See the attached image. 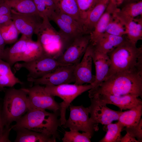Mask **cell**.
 Returning <instances> with one entry per match:
<instances>
[{
	"instance_id": "obj_39",
	"label": "cell",
	"mask_w": 142,
	"mask_h": 142,
	"mask_svg": "<svg viewBox=\"0 0 142 142\" xmlns=\"http://www.w3.org/2000/svg\"><path fill=\"white\" fill-rule=\"evenodd\" d=\"M120 142H140L135 138L132 137L126 133L121 139Z\"/></svg>"
},
{
	"instance_id": "obj_4",
	"label": "cell",
	"mask_w": 142,
	"mask_h": 142,
	"mask_svg": "<svg viewBox=\"0 0 142 142\" xmlns=\"http://www.w3.org/2000/svg\"><path fill=\"white\" fill-rule=\"evenodd\" d=\"M47 17L43 18L34 34L45 54L57 59L72 42L59 31H57Z\"/></svg>"
},
{
	"instance_id": "obj_1",
	"label": "cell",
	"mask_w": 142,
	"mask_h": 142,
	"mask_svg": "<svg viewBox=\"0 0 142 142\" xmlns=\"http://www.w3.org/2000/svg\"><path fill=\"white\" fill-rule=\"evenodd\" d=\"M88 92L90 98L95 94L117 96L130 95L142 97V73L114 74L97 87L89 90Z\"/></svg>"
},
{
	"instance_id": "obj_29",
	"label": "cell",
	"mask_w": 142,
	"mask_h": 142,
	"mask_svg": "<svg viewBox=\"0 0 142 142\" xmlns=\"http://www.w3.org/2000/svg\"><path fill=\"white\" fill-rule=\"evenodd\" d=\"M0 32L6 44L16 42L20 33L12 20L0 25Z\"/></svg>"
},
{
	"instance_id": "obj_6",
	"label": "cell",
	"mask_w": 142,
	"mask_h": 142,
	"mask_svg": "<svg viewBox=\"0 0 142 142\" xmlns=\"http://www.w3.org/2000/svg\"><path fill=\"white\" fill-rule=\"evenodd\" d=\"M46 91L52 96H57L63 100L59 103V118L61 125L64 124L67 109L72 102L84 92L93 87L92 84L78 85L75 84H65L58 85H47L45 87Z\"/></svg>"
},
{
	"instance_id": "obj_31",
	"label": "cell",
	"mask_w": 142,
	"mask_h": 142,
	"mask_svg": "<svg viewBox=\"0 0 142 142\" xmlns=\"http://www.w3.org/2000/svg\"><path fill=\"white\" fill-rule=\"evenodd\" d=\"M37 13L42 18H49L57 8L54 0H33Z\"/></svg>"
},
{
	"instance_id": "obj_42",
	"label": "cell",
	"mask_w": 142,
	"mask_h": 142,
	"mask_svg": "<svg viewBox=\"0 0 142 142\" xmlns=\"http://www.w3.org/2000/svg\"><path fill=\"white\" fill-rule=\"evenodd\" d=\"M6 44L0 32V59H2Z\"/></svg>"
},
{
	"instance_id": "obj_15",
	"label": "cell",
	"mask_w": 142,
	"mask_h": 142,
	"mask_svg": "<svg viewBox=\"0 0 142 142\" xmlns=\"http://www.w3.org/2000/svg\"><path fill=\"white\" fill-rule=\"evenodd\" d=\"M92 57L95 69V80L92 84L93 88L98 86L105 80L109 71L111 61L108 54L97 51L93 45Z\"/></svg>"
},
{
	"instance_id": "obj_24",
	"label": "cell",
	"mask_w": 142,
	"mask_h": 142,
	"mask_svg": "<svg viewBox=\"0 0 142 142\" xmlns=\"http://www.w3.org/2000/svg\"><path fill=\"white\" fill-rule=\"evenodd\" d=\"M142 105H138L129 110L122 112L118 121L124 127L136 125L141 119Z\"/></svg>"
},
{
	"instance_id": "obj_11",
	"label": "cell",
	"mask_w": 142,
	"mask_h": 142,
	"mask_svg": "<svg viewBox=\"0 0 142 142\" xmlns=\"http://www.w3.org/2000/svg\"><path fill=\"white\" fill-rule=\"evenodd\" d=\"M91 104L88 107L90 118L94 124L106 125L114 121L118 120L122 111L113 110L107 107L96 95L90 98Z\"/></svg>"
},
{
	"instance_id": "obj_20",
	"label": "cell",
	"mask_w": 142,
	"mask_h": 142,
	"mask_svg": "<svg viewBox=\"0 0 142 142\" xmlns=\"http://www.w3.org/2000/svg\"><path fill=\"white\" fill-rule=\"evenodd\" d=\"M114 14L125 26L135 18L142 16V0L126 3L121 9L118 8Z\"/></svg>"
},
{
	"instance_id": "obj_19",
	"label": "cell",
	"mask_w": 142,
	"mask_h": 142,
	"mask_svg": "<svg viewBox=\"0 0 142 142\" xmlns=\"http://www.w3.org/2000/svg\"><path fill=\"white\" fill-rule=\"evenodd\" d=\"M110 0H99L83 22V27L85 34H89L105 12Z\"/></svg>"
},
{
	"instance_id": "obj_10",
	"label": "cell",
	"mask_w": 142,
	"mask_h": 142,
	"mask_svg": "<svg viewBox=\"0 0 142 142\" xmlns=\"http://www.w3.org/2000/svg\"><path fill=\"white\" fill-rule=\"evenodd\" d=\"M75 65H64L41 78H27V79L35 84L45 85H58L75 82L74 70Z\"/></svg>"
},
{
	"instance_id": "obj_41",
	"label": "cell",
	"mask_w": 142,
	"mask_h": 142,
	"mask_svg": "<svg viewBox=\"0 0 142 142\" xmlns=\"http://www.w3.org/2000/svg\"><path fill=\"white\" fill-rule=\"evenodd\" d=\"M11 20V14L0 15V25L7 23Z\"/></svg>"
},
{
	"instance_id": "obj_40",
	"label": "cell",
	"mask_w": 142,
	"mask_h": 142,
	"mask_svg": "<svg viewBox=\"0 0 142 142\" xmlns=\"http://www.w3.org/2000/svg\"><path fill=\"white\" fill-rule=\"evenodd\" d=\"M2 103H0V138L5 129V126L2 115Z\"/></svg>"
},
{
	"instance_id": "obj_9",
	"label": "cell",
	"mask_w": 142,
	"mask_h": 142,
	"mask_svg": "<svg viewBox=\"0 0 142 142\" xmlns=\"http://www.w3.org/2000/svg\"><path fill=\"white\" fill-rule=\"evenodd\" d=\"M64 65L60 63L57 59L45 55L31 61L17 63L14 67L16 70L25 68L28 72L27 78L36 79L43 77Z\"/></svg>"
},
{
	"instance_id": "obj_30",
	"label": "cell",
	"mask_w": 142,
	"mask_h": 142,
	"mask_svg": "<svg viewBox=\"0 0 142 142\" xmlns=\"http://www.w3.org/2000/svg\"><path fill=\"white\" fill-rule=\"evenodd\" d=\"M107 132L99 142H120L122 137L121 133L124 127L118 121L106 125Z\"/></svg>"
},
{
	"instance_id": "obj_37",
	"label": "cell",
	"mask_w": 142,
	"mask_h": 142,
	"mask_svg": "<svg viewBox=\"0 0 142 142\" xmlns=\"http://www.w3.org/2000/svg\"><path fill=\"white\" fill-rule=\"evenodd\" d=\"M11 67L7 62L0 59V76L14 74L11 70Z\"/></svg>"
},
{
	"instance_id": "obj_32",
	"label": "cell",
	"mask_w": 142,
	"mask_h": 142,
	"mask_svg": "<svg viewBox=\"0 0 142 142\" xmlns=\"http://www.w3.org/2000/svg\"><path fill=\"white\" fill-rule=\"evenodd\" d=\"M114 13L107 26L105 32L117 36H125L126 30L125 26Z\"/></svg>"
},
{
	"instance_id": "obj_25",
	"label": "cell",
	"mask_w": 142,
	"mask_h": 142,
	"mask_svg": "<svg viewBox=\"0 0 142 142\" xmlns=\"http://www.w3.org/2000/svg\"><path fill=\"white\" fill-rule=\"evenodd\" d=\"M10 9L19 13L38 14L33 0H4Z\"/></svg>"
},
{
	"instance_id": "obj_38",
	"label": "cell",
	"mask_w": 142,
	"mask_h": 142,
	"mask_svg": "<svg viewBox=\"0 0 142 142\" xmlns=\"http://www.w3.org/2000/svg\"><path fill=\"white\" fill-rule=\"evenodd\" d=\"M11 14L10 9L4 0H0V15Z\"/></svg>"
},
{
	"instance_id": "obj_14",
	"label": "cell",
	"mask_w": 142,
	"mask_h": 142,
	"mask_svg": "<svg viewBox=\"0 0 142 142\" xmlns=\"http://www.w3.org/2000/svg\"><path fill=\"white\" fill-rule=\"evenodd\" d=\"M11 19L20 33L29 39L42 22L43 18L37 14H25L10 9Z\"/></svg>"
},
{
	"instance_id": "obj_34",
	"label": "cell",
	"mask_w": 142,
	"mask_h": 142,
	"mask_svg": "<svg viewBox=\"0 0 142 142\" xmlns=\"http://www.w3.org/2000/svg\"><path fill=\"white\" fill-rule=\"evenodd\" d=\"M99 0H75L82 23Z\"/></svg>"
},
{
	"instance_id": "obj_12",
	"label": "cell",
	"mask_w": 142,
	"mask_h": 142,
	"mask_svg": "<svg viewBox=\"0 0 142 142\" xmlns=\"http://www.w3.org/2000/svg\"><path fill=\"white\" fill-rule=\"evenodd\" d=\"M90 42L89 34L75 38L57 60L64 65L76 64L80 61Z\"/></svg>"
},
{
	"instance_id": "obj_23",
	"label": "cell",
	"mask_w": 142,
	"mask_h": 142,
	"mask_svg": "<svg viewBox=\"0 0 142 142\" xmlns=\"http://www.w3.org/2000/svg\"><path fill=\"white\" fill-rule=\"evenodd\" d=\"M48 19L50 21L54 22L59 28V31L71 41L80 36L86 34L81 31L64 21L55 12Z\"/></svg>"
},
{
	"instance_id": "obj_5",
	"label": "cell",
	"mask_w": 142,
	"mask_h": 142,
	"mask_svg": "<svg viewBox=\"0 0 142 142\" xmlns=\"http://www.w3.org/2000/svg\"><path fill=\"white\" fill-rule=\"evenodd\" d=\"M30 109L26 92L22 88L10 87L6 90L2 108V115L5 127L10 126Z\"/></svg>"
},
{
	"instance_id": "obj_21",
	"label": "cell",
	"mask_w": 142,
	"mask_h": 142,
	"mask_svg": "<svg viewBox=\"0 0 142 142\" xmlns=\"http://www.w3.org/2000/svg\"><path fill=\"white\" fill-rule=\"evenodd\" d=\"M125 36H117L105 32L93 45L97 51L108 55L127 39Z\"/></svg>"
},
{
	"instance_id": "obj_3",
	"label": "cell",
	"mask_w": 142,
	"mask_h": 142,
	"mask_svg": "<svg viewBox=\"0 0 142 142\" xmlns=\"http://www.w3.org/2000/svg\"><path fill=\"white\" fill-rule=\"evenodd\" d=\"M58 112L51 113L45 110L31 108L12 126L13 130L23 128L60 139L58 131L61 126Z\"/></svg>"
},
{
	"instance_id": "obj_43",
	"label": "cell",
	"mask_w": 142,
	"mask_h": 142,
	"mask_svg": "<svg viewBox=\"0 0 142 142\" xmlns=\"http://www.w3.org/2000/svg\"><path fill=\"white\" fill-rule=\"evenodd\" d=\"M115 4L118 7L122 4L124 0H110Z\"/></svg>"
},
{
	"instance_id": "obj_26",
	"label": "cell",
	"mask_w": 142,
	"mask_h": 142,
	"mask_svg": "<svg viewBox=\"0 0 142 142\" xmlns=\"http://www.w3.org/2000/svg\"><path fill=\"white\" fill-rule=\"evenodd\" d=\"M127 39L136 44L139 40L142 39V16H138L129 22L126 26Z\"/></svg>"
},
{
	"instance_id": "obj_27",
	"label": "cell",
	"mask_w": 142,
	"mask_h": 142,
	"mask_svg": "<svg viewBox=\"0 0 142 142\" xmlns=\"http://www.w3.org/2000/svg\"><path fill=\"white\" fill-rule=\"evenodd\" d=\"M39 42L28 38L26 48L23 56L22 61L28 62L36 60L45 55Z\"/></svg>"
},
{
	"instance_id": "obj_18",
	"label": "cell",
	"mask_w": 142,
	"mask_h": 142,
	"mask_svg": "<svg viewBox=\"0 0 142 142\" xmlns=\"http://www.w3.org/2000/svg\"><path fill=\"white\" fill-rule=\"evenodd\" d=\"M28 39L22 35L13 45L5 48L2 59L7 62L11 67L18 62L22 61Z\"/></svg>"
},
{
	"instance_id": "obj_33",
	"label": "cell",
	"mask_w": 142,
	"mask_h": 142,
	"mask_svg": "<svg viewBox=\"0 0 142 142\" xmlns=\"http://www.w3.org/2000/svg\"><path fill=\"white\" fill-rule=\"evenodd\" d=\"M65 131L62 139L63 142H90L93 135L89 133L83 131L81 133L76 130L70 129Z\"/></svg>"
},
{
	"instance_id": "obj_35",
	"label": "cell",
	"mask_w": 142,
	"mask_h": 142,
	"mask_svg": "<svg viewBox=\"0 0 142 142\" xmlns=\"http://www.w3.org/2000/svg\"><path fill=\"white\" fill-rule=\"evenodd\" d=\"M23 83L15 76L14 74L0 76V90H3L5 87H13L17 84Z\"/></svg>"
},
{
	"instance_id": "obj_22",
	"label": "cell",
	"mask_w": 142,
	"mask_h": 142,
	"mask_svg": "<svg viewBox=\"0 0 142 142\" xmlns=\"http://www.w3.org/2000/svg\"><path fill=\"white\" fill-rule=\"evenodd\" d=\"M17 133L15 142H55L56 139L45 134L20 128L14 129Z\"/></svg>"
},
{
	"instance_id": "obj_17",
	"label": "cell",
	"mask_w": 142,
	"mask_h": 142,
	"mask_svg": "<svg viewBox=\"0 0 142 142\" xmlns=\"http://www.w3.org/2000/svg\"><path fill=\"white\" fill-rule=\"evenodd\" d=\"M118 7L110 0L104 13L98 21L95 27L89 34L90 43L94 45L105 32L106 27L110 18Z\"/></svg>"
},
{
	"instance_id": "obj_2",
	"label": "cell",
	"mask_w": 142,
	"mask_h": 142,
	"mask_svg": "<svg viewBox=\"0 0 142 142\" xmlns=\"http://www.w3.org/2000/svg\"><path fill=\"white\" fill-rule=\"evenodd\" d=\"M136 45L126 39L108 54L111 64L105 80L117 73H142V48Z\"/></svg>"
},
{
	"instance_id": "obj_8",
	"label": "cell",
	"mask_w": 142,
	"mask_h": 142,
	"mask_svg": "<svg viewBox=\"0 0 142 142\" xmlns=\"http://www.w3.org/2000/svg\"><path fill=\"white\" fill-rule=\"evenodd\" d=\"M28 95L30 109L48 110L56 113L60 110L59 103L54 97L47 92L45 87L35 84L28 88H22Z\"/></svg>"
},
{
	"instance_id": "obj_13",
	"label": "cell",
	"mask_w": 142,
	"mask_h": 142,
	"mask_svg": "<svg viewBox=\"0 0 142 142\" xmlns=\"http://www.w3.org/2000/svg\"><path fill=\"white\" fill-rule=\"evenodd\" d=\"M93 45L88 46L81 61L76 64L74 70L75 78L74 84L82 85L85 83L92 84L95 80V76L92 73Z\"/></svg>"
},
{
	"instance_id": "obj_28",
	"label": "cell",
	"mask_w": 142,
	"mask_h": 142,
	"mask_svg": "<svg viewBox=\"0 0 142 142\" xmlns=\"http://www.w3.org/2000/svg\"><path fill=\"white\" fill-rule=\"evenodd\" d=\"M58 9L68 14L82 24L78 7L75 0H54Z\"/></svg>"
},
{
	"instance_id": "obj_44",
	"label": "cell",
	"mask_w": 142,
	"mask_h": 142,
	"mask_svg": "<svg viewBox=\"0 0 142 142\" xmlns=\"http://www.w3.org/2000/svg\"><path fill=\"white\" fill-rule=\"evenodd\" d=\"M140 0H124V1L126 3L132 2H135L139 1Z\"/></svg>"
},
{
	"instance_id": "obj_36",
	"label": "cell",
	"mask_w": 142,
	"mask_h": 142,
	"mask_svg": "<svg viewBox=\"0 0 142 142\" xmlns=\"http://www.w3.org/2000/svg\"><path fill=\"white\" fill-rule=\"evenodd\" d=\"M125 130L129 135L136 138L140 142H142V118L136 125L126 127Z\"/></svg>"
},
{
	"instance_id": "obj_7",
	"label": "cell",
	"mask_w": 142,
	"mask_h": 142,
	"mask_svg": "<svg viewBox=\"0 0 142 142\" xmlns=\"http://www.w3.org/2000/svg\"><path fill=\"white\" fill-rule=\"evenodd\" d=\"M70 113L68 119L62 125L65 128H68L78 131L88 132L92 135L98 130V124L93 123L89 117V107L82 105H69Z\"/></svg>"
},
{
	"instance_id": "obj_16",
	"label": "cell",
	"mask_w": 142,
	"mask_h": 142,
	"mask_svg": "<svg viewBox=\"0 0 142 142\" xmlns=\"http://www.w3.org/2000/svg\"><path fill=\"white\" fill-rule=\"evenodd\" d=\"M95 95H97L106 104H111L117 106L121 111L127 109H130L138 105H142L141 100L135 95H129L117 96L106 94Z\"/></svg>"
}]
</instances>
